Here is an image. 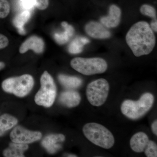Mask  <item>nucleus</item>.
Wrapping results in <instances>:
<instances>
[{"label": "nucleus", "instance_id": "f257e3e1", "mask_svg": "<svg viewBox=\"0 0 157 157\" xmlns=\"http://www.w3.org/2000/svg\"><path fill=\"white\" fill-rule=\"evenodd\" d=\"M127 44L136 57L149 54L154 48L156 38L153 31L145 21H139L131 27L126 36Z\"/></svg>", "mask_w": 157, "mask_h": 157}, {"label": "nucleus", "instance_id": "f03ea898", "mask_svg": "<svg viewBox=\"0 0 157 157\" xmlns=\"http://www.w3.org/2000/svg\"><path fill=\"white\" fill-rule=\"evenodd\" d=\"M154 100V97L151 94L144 93L138 101L125 100L121 106V111L130 119H139L150 110Z\"/></svg>", "mask_w": 157, "mask_h": 157}, {"label": "nucleus", "instance_id": "7ed1b4c3", "mask_svg": "<svg viewBox=\"0 0 157 157\" xmlns=\"http://www.w3.org/2000/svg\"><path fill=\"white\" fill-rule=\"evenodd\" d=\"M86 137L91 142L102 148L109 149L115 142L111 132L101 124L90 123L86 124L82 128Z\"/></svg>", "mask_w": 157, "mask_h": 157}, {"label": "nucleus", "instance_id": "20e7f679", "mask_svg": "<svg viewBox=\"0 0 157 157\" xmlns=\"http://www.w3.org/2000/svg\"><path fill=\"white\" fill-rule=\"evenodd\" d=\"M70 65L74 70L86 76L104 73L108 67L104 59L98 57L75 58L71 61Z\"/></svg>", "mask_w": 157, "mask_h": 157}, {"label": "nucleus", "instance_id": "39448f33", "mask_svg": "<svg viewBox=\"0 0 157 157\" xmlns=\"http://www.w3.org/2000/svg\"><path fill=\"white\" fill-rule=\"evenodd\" d=\"M41 87L36 94L35 101L39 106L51 107L55 101L56 86L54 79L47 71H45L40 78Z\"/></svg>", "mask_w": 157, "mask_h": 157}, {"label": "nucleus", "instance_id": "423d86ee", "mask_svg": "<svg viewBox=\"0 0 157 157\" xmlns=\"http://www.w3.org/2000/svg\"><path fill=\"white\" fill-rule=\"evenodd\" d=\"M34 84L33 76L29 74H24L5 79L2 83V88L6 92L22 98L28 94Z\"/></svg>", "mask_w": 157, "mask_h": 157}, {"label": "nucleus", "instance_id": "0eeeda50", "mask_svg": "<svg viewBox=\"0 0 157 157\" xmlns=\"http://www.w3.org/2000/svg\"><path fill=\"white\" fill-rule=\"evenodd\" d=\"M109 90V83L104 78H99L91 82L86 87V95L88 101L93 106H102L107 100Z\"/></svg>", "mask_w": 157, "mask_h": 157}, {"label": "nucleus", "instance_id": "6e6552de", "mask_svg": "<svg viewBox=\"0 0 157 157\" xmlns=\"http://www.w3.org/2000/svg\"><path fill=\"white\" fill-rule=\"evenodd\" d=\"M42 134L39 132H33L21 126L15 127L10 133V139L14 143L28 144L40 140Z\"/></svg>", "mask_w": 157, "mask_h": 157}, {"label": "nucleus", "instance_id": "1a4fd4ad", "mask_svg": "<svg viewBox=\"0 0 157 157\" xmlns=\"http://www.w3.org/2000/svg\"><path fill=\"white\" fill-rule=\"evenodd\" d=\"M66 139L63 134H52L45 137L42 142V146L49 153L53 154L62 148V142Z\"/></svg>", "mask_w": 157, "mask_h": 157}, {"label": "nucleus", "instance_id": "9d476101", "mask_svg": "<svg viewBox=\"0 0 157 157\" xmlns=\"http://www.w3.org/2000/svg\"><path fill=\"white\" fill-rule=\"evenodd\" d=\"M85 30L90 37L94 39H106L111 36V33L102 24L90 21L85 26Z\"/></svg>", "mask_w": 157, "mask_h": 157}, {"label": "nucleus", "instance_id": "9b49d317", "mask_svg": "<svg viewBox=\"0 0 157 157\" xmlns=\"http://www.w3.org/2000/svg\"><path fill=\"white\" fill-rule=\"evenodd\" d=\"M45 43L40 37L32 36L25 40L19 48L20 53L24 54L31 49L37 54H41L44 51Z\"/></svg>", "mask_w": 157, "mask_h": 157}, {"label": "nucleus", "instance_id": "f8f14e48", "mask_svg": "<svg viewBox=\"0 0 157 157\" xmlns=\"http://www.w3.org/2000/svg\"><path fill=\"white\" fill-rule=\"evenodd\" d=\"M121 11L117 6L115 5L110 6L109 8V14L107 16L101 17V23L108 28H115L121 22Z\"/></svg>", "mask_w": 157, "mask_h": 157}, {"label": "nucleus", "instance_id": "ddd939ff", "mask_svg": "<svg viewBox=\"0 0 157 157\" xmlns=\"http://www.w3.org/2000/svg\"><path fill=\"white\" fill-rule=\"evenodd\" d=\"M148 136L143 132H139L133 135L130 140V146L133 151L137 153L144 152L147 144Z\"/></svg>", "mask_w": 157, "mask_h": 157}, {"label": "nucleus", "instance_id": "4468645a", "mask_svg": "<svg viewBox=\"0 0 157 157\" xmlns=\"http://www.w3.org/2000/svg\"><path fill=\"white\" fill-rule=\"evenodd\" d=\"M81 96L79 93L74 90H67L60 95L59 101L66 107L72 108L76 107L80 104Z\"/></svg>", "mask_w": 157, "mask_h": 157}, {"label": "nucleus", "instance_id": "2eb2a0df", "mask_svg": "<svg viewBox=\"0 0 157 157\" xmlns=\"http://www.w3.org/2000/svg\"><path fill=\"white\" fill-rule=\"evenodd\" d=\"M61 25L64 31L61 33H56L54 34V38L58 44L63 45L66 44L73 37L75 30L73 26L66 21H63Z\"/></svg>", "mask_w": 157, "mask_h": 157}, {"label": "nucleus", "instance_id": "dca6fc26", "mask_svg": "<svg viewBox=\"0 0 157 157\" xmlns=\"http://www.w3.org/2000/svg\"><path fill=\"white\" fill-rule=\"evenodd\" d=\"M28 148L27 144L13 142L10 143L9 147L3 151V155L6 157H25L24 153Z\"/></svg>", "mask_w": 157, "mask_h": 157}, {"label": "nucleus", "instance_id": "f3484780", "mask_svg": "<svg viewBox=\"0 0 157 157\" xmlns=\"http://www.w3.org/2000/svg\"><path fill=\"white\" fill-rule=\"evenodd\" d=\"M32 16V13L29 10H25V11L21 12L17 14L13 19V24L14 26L17 29L18 33L20 35H24L26 33L24 26L30 19Z\"/></svg>", "mask_w": 157, "mask_h": 157}, {"label": "nucleus", "instance_id": "a211bd4d", "mask_svg": "<svg viewBox=\"0 0 157 157\" xmlns=\"http://www.w3.org/2000/svg\"><path fill=\"white\" fill-rule=\"evenodd\" d=\"M17 123L16 118L10 114L5 113L0 117V137L10 130Z\"/></svg>", "mask_w": 157, "mask_h": 157}, {"label": "nucleus", "instance_id": "6ab92c4d", "mask_svg": "<svg viewBox=\"0 0 157 157\" xmlns=\"http://www.w3.org/2000/svg\"><path fill=\"white\" fill-rule=\"evenodd\" d=\"M58 79L63 86L68 89L77 88L80 87L82 83V80L79 77L64 74L59 75Z\"/></svg>", "mask_w": 157, "mask_h": 157}, {"label": "nucleus", "instance_id": "aec40b11", "mask_svg": "<svg viewBox=\"0 0 157 157\" xmlns=\"http://www.w3.org/2000/svg\"><path fill=\"white\" fill-rule=\"evenodd\" d=\"M90 42L89 39L86 37H78L70 43L68 51L70 53L73 54L81 53L83 50L84 45Z\"/></svg>", "mask_w": 157, "mask_h": 157}, {"label": "nucleus", "instance_id": "412c9836", "mask_svg": "<svg viewBox=\"0 0 157 157\" xmlns=\"http://www.w3.org/2000/svg\"><path fill=\"white\" fill-rule=\"evenodd\" d=\"M140 12L143 15L157 19V13L155 9L153 6L147 4L142 5L140 8Z\"/></svg>", "mask_w": 157, "mask_h": 157}, {"label": "nucleus", "instance_id": "4be33fe9", "mask_svg": "<svg viewBox=\"0 0 157 157\" xmlns=\"http://www.w3.org/2000/svg\"><path fill=\"white\" fill-rule=\"evenodd\" d=\"M147 157H157V145L152 140H149L147 147L144 151Z\"/></svg>", "mask_w": 157, "mask_h": 157}, {"label": "nucleus", "instance_id": "5701e85b", "mask_svg": "<svg viewBox=\"0 0 157 157\" xmlns=\"http://www.w3.org/2000/svg\"><path fill=\"white\" fill-rule=\"evenodd\" d=\"M10 11V4L7 0H0V18H6Z\"/></svg>", "mask_w": 157, "mask_h": 157}, {"label": "nucleus", "instance_id": "b1692460", "mask_svg": "<svg viewBox=\"0 0 157 157\" xmlns=\"http://www.w3.org/2000/svg\"><path fill=\"white\" fill-rule=\"evenodd\" d=\"M35 7L40 10L47 9L49 6V0H33Z\"/></svg>", "mask_w": 157, "mask_h": 157}, {"label": "nucleus", "instance_id": "393cba45", "mask_svg": "<svg viewBox=\"0 0 157 157\" xmlns=\"http://www.w3.org/2000/svg\"><path fill=\"white\" fill-rule=\"evenodd\" d=\"M9 44V40L5 35L0 34V49L6 48Z\"/></svg>", "mask_w": 157, "mask_h": 157}, {"label": "nucleus", "instance_id": "a878e982", "mask_svg": "<svg viewBox=\"0 0 157 157\" xmlns=\"http://www.w3.org/2000/svg\"><path fill=\"white\" fill-rule=\"evenodd\" d=\"M151 130L153 133L155 134L156 136L157 135V120H155L152 124L151 126Z\"/></svg>", "mask_w": 157, "mask_h": 157}, {"label": "nucleus", "instance_id": "bb28decb", "mask_svg": "<svg viewBox=\"0 0 157 157\" xmlns=\"http://www.w3.org/2000/svg\"><path fill=\"white\" fill-rule=\"evenodd\" d=\"M151 28L153 31L157 33V19H154L151 23Z\"/></svg>", "mask_w": 157, "mask_h": 157}, {"label": "nucleus", "instance_id": "cd10ccee", "mask_svg": "<svg viewBox=\"0 0 157 157\" xmlns=\"http://www.w3.org/2000/svg\"><path fill=\"white\" fill-rule=\"evenodd\" d=\"M5 66H6V65H5V63H3V62H0V70L4 69L5 68Z\"/></svg>", "mask_w": 157, "mask_h": 157}, {"label": "nucleus", "instance_id": "c85d7f7f", "mask_svg": "<svg viewBox=\"0 0 157 157\" xmlns=\"http://www.w3.org/2000/svg\"><path fill=\"white\" fill-rule=\"evenodd\" d=\"M67 156L68 157H77V156L75 155L68 154L67 155Z\"/></svg>", "mask_w": 157, "mask_h": 157}, {"label": "nucleus", "instance_id": "c756f323", "mask_svg": "<svg viewBox=\"0 0 157 157\" xmlns=\"http://www.w3.org/2000/svg\"><path fill=\"white\" fill-rule=\"evenodd\" d=\"M19 1H21V0H19Z\"/></svg>", "mask_w": 157, "mask_h": 157}]
</instances>
